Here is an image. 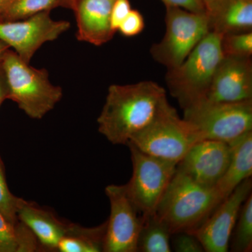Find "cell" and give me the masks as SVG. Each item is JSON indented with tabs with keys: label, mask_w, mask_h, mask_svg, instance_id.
I'll return each mask as SVG.
<instances>
[{
	"label": "cell",
	"mask_w": 252,
	"mask_h": 252,
	"mask_svg": "<svg viewBox=\"0 0 252 252\" xmlns=\"http://www.w3.org/2000/svg\"><path fill=\"white\" fill-rule=\"evenodd\" d=\"M229 144L231 149L229 164L214 187L220 202L252 175V131H249Z\"/></svg>",
	"instance_id": "obj_16"
},
{
	"label": "cell",
	"mask_w": 252,
	"mask_h": 252,
	"mask_svg": "<svg viewBox=\"0 0 252 252\" xmlns=\"http://www.w3.org/2000/svg\"><path fill=\"white\" fill-rule=\"evenodd\" d=\"M168 102L166 91L152 81L109 86L97 118L99 133L113 144H126L143 130Z\"/></svg>",
	"instance_id": "obj_1"
},
{
	"label": "cell",
	"mask_w": 252,
	"mask_h": 252,
	"mask_svg": "<svg viewBox=\"0 0 252 252\" xmlns=\"http://www.w3.org/2000/svg\"><path fill=\"white\" fill-rule=\"evenodd\" d=\"M1 64L9 86V99L31 119H42L62 99L63 89L50 81L47 69L32 67L10 49Z\"/></svg>",
	"instance_id": "obj_4"
},
{
	"label": "cell",
	"mask_w": 252,
	"mask_h": 252,
	"mask_svg": "<svg viewBox=\"0 0 252 252\" xmlns=\"http://www.w3.org/2000/svg\"><path fill=\"white\" fill-rule=\"evenodd\" d=\"M115 0H77L74 11L78 40L103 45L115 34L111 26V12Z\"/></svg>",
	"instance_id": "obj_14"
},
{
	"label": "cell",
	"mask_w": 252,
	"mask_h": 252,
	"mask_svg": "<svg viewBox=\"0 0 252 252\" xmlns=\"http://www.w3.org/2000/svg\"><path fill=\"white\" fill-rule=\"evenodd\" d=\"M171 237L169 225L157 212L144 215L143 223L137 240V252H172Z\"/></svg>",
	"instance_id": "obj_19"
},
{
	"label": "cell",
	"mask_w": 252,
	"mask_h": 252,
	"mask_svg": "<svg viewBox=\"0 0 252 252\" xmlns=\"http://www.w3.org/2000/svg\"><path fill=\"white\" fill-rule=\"evenodd\" d=\"M203 1V4H205V7L207 10V11L210 12L212 10L215 9V6H217V3H218L219 0H201Z\"/></svg>",
	"instance_id": "obj_30"
},
{
	"label": "cell",
	"mask_w": 252,
	"mask_h": 252,
	"mask_svg": "<svg viewBox=\"0 0 252 252\" xmlns=\"http://www.w3.org/2000/svg\"><path fill=\"white\" fill-rule=\"evenodd\" d=\"M77 0H63V7L72 10Z\"/></svg>",
	"instance_id": "obj_33"
},
{
	"label": "cell",
	"mask_w": 252,
	"mask_h": 252,
	"mask_svg": "<svg viewBox=\"0 0 252 252\" xmlns=\"http://www.w3.org/2000/svg\"><path fill=\"white\" fill-rule=\"evenodd\" d=\"M184 120L191 126L200 140L230 144L252 131V99L240 102L200 99L184 109Z\"/></svg>",
	"instance_id": "obj_5"
},
{
	"label": "cell",
	"mask_w": 252,
	"mask_h": 252,
	"mask_svg": "<svg viewBox=\"0 0 252 252\" xmlns=\"http://www.w3.org/2000/svg\"><path fill=\"white\" fill-rule=\"evenodd\" d=\"M129 0H115L111 12V26L117 32L119 26L131 11Z\"/></svg>",
	"instance_id": "obj_27"
},
{
	"label": "cell",
	"mask_w": 252,
	"mask_h": 252,
	"mask_svg": "<svg viewBox=\"0 0 252 252\" xmlns=\"http://www.w3.org/2000/svg\"><path fill=\"white\" fill-rule=\"evenodd\" d=\"M252 177L242 182L195 229L187 233L196 237L206 252H226L240 208L252 193Z\"/></svg>",
	"instance_id": "obj_11"
},
{
	"label": "cell",
	"mask_w": 252,
	"mask_h": 252,
	"mask_svg": "<svg viewBox=\"0 0 252 252\" xmlns=\"http://www.w3.org/2000/svg\"><path fill=\"white\" fill-rule=\"evenodd\" d=\"M165 6L182 8L192 12H208L201 0H161Z\"/></svg>",
	"instance_id": "obj_28"
},
{
	"label": "cell",
	"mask_w": 252,
	"mask_h": 252,
	"mask_svg": "<svg viewBox=\"0 0 252 252\" xmlns=\"http://www.w3.org/2000/svg\"><path fill=\"white\" fill-rule=\"evenodd\" d=\"M46 11L14 21L0 22V40L27 63L45 43L54 41L70 28L67 21H55Z\"/></svg>",
	"instance_id": "obj_9"
},
{
	"label": "cell",
	"mask_w": 252,
	"mask_h": 252,
	"mask_svg": "<svg viewBox=\"0 0 252 252\" xmlns=\"http://www.w3.org/2000/svg\"><path fill=\"white\" fill-rule=\"evenodd\" d=\"M12 0H0V20Z\"/></svg>",
	"instance_id": "obj_31"
},
{
	"label": "cell",
	"mask_w": 252,
	"mask_h": 252,
	"mask_svg": "<svg viewBox=\"0 0 252 252\" xmlns=\"http://www.w3.org/2000/svg\"><path fill=\"white\" fill-rule=\"evenodd\" d=\"M7 99H9V86L2 64L0 63V106Z\"/></svg>",
	"instance_id": "obj_29"
},
{
	"label": "cell",
	"mask_w": 252,
	"mask_h": 252,
	"mask_svg": "<svg viewBox=\"0 0 252 252\" xmlns=\"http://www.w3.org/2000/svg\"><path fill=\"white\" fill-rule=\"evenodd\" d=\"M204 99L219 102L252 100L251 58L223 56Z\"/></svg>",
	"instance_id": "obj_13"
},
{
	"label": "cell",
	"mask_w": 252,
	"mask_h": 252,
	"mask_svg": "<svg viewBox=\"0 0 252 252\" xmlns=\"http://www.w3.org/2000/svg\"><path fill=\"white\" fill-rule=\"evenodd\" d=\"M200 139L188 123L181 119L169 102L128 143L141 152L178 164Z\"/></svg>",
	"instance_id": "obj_6"
},
{
	"label": "cell",
	"mask_w": 252,
	"mask_h": 252,
	"mask_svg": "<svg viewBox=\"0 0 252 252\" xmlns=\"http://www.w3.org/2000/svg\"><path fill=\"white\" fill-rule=\"evenodd\" d=\"M221 35L210 31L178 67L167 69L170 94L185 109L205 98L219 64L223 59Z\"/></svg>",
	"instance_id": "obj_3"
},
{
	"label": "cell",
	"mask_w": 252,
	"mask_h": 252,
	"mask_svg": "<svg viewBox=\"0 0 252 252\" xmlns=\"http://www.w3.org/2000/svg\"><path fill=\"white\" fill-rule=\"evenodd\" d=\"M231 251L250 252L252 250V194L242 205L238 220L233 228Z\"/></svg>",
	"instance_id": "obj_21"
},
{
	"label": "cell",
	"mask_w": 252,
	"mask_h": 252,
	"mask_svg": "<svg viewBox=\"0 0 252 252\" xmlns=\"http://www.w3.org/2000/svg\"><path fill=\"white\" fill-rule=\"evenodd\" d=\"M220 203L215 189L199 185L176 170L156 212L173 235L195 229Z\"/></svg>",
	"instance_id": "obj_2"
},
{
	"label": "cell",
	"mask_w": 252,
	"mask_h": 252,
	"mask_svg": "<svg viewBox=\"0 0 252 252\" xmlns=\"http://www.w3.org/2000/svg\"><path fill=\"white\" fill-rule=\"evenodd\" d=\"M60 6L63 7V0H12L0 22L26 19Z\"/></svg>",
	"instance_id": "obj_22"
},
{
	"label": "cell",
	"mask_w": 252,
	"mask_h": 252,
	"mask_svg": "<svg viewBox=\"0 0 252 252\" xmlns=\"http://www.w3.org/2000/svg\"><path fill=\"white\" fill-rule=\"evenodd\" d=\"M165 33L151 48L152 57L167 69L178 67L210 32L208 12L195 13L166 6Z\"/></svg>",
	"instance_id": "obj_7"
},
{
	"label": "cell",
	"mask_w": 252,
	"mask_h": 252,
	"mask_svg": "<svg viewBox=\"0 0 252 252\" xmlns=\"http://www.w3.org/2000/svg\"><path fill=\"white\" fill-rule=\"evenodd\" d=\"M222 52L223 56L251 58L252 32L230 33L221 36Z\"/></svg>",
	"instance_id": "obj_23"
},
{
	"label": "cell",
	"mask_w": 252,
	"mask_h": 252,
	"mask_svg": "<svg viewBox=\"0 0 252 252\" xmlns=\"http://www.w3.org/2000/svg\"><path fill=\"white\" fill-rule=\"evenodd\" d=\"M9 49H10L9 46L5 44L4 41L0 40V63H1L5 54Z\"/></svg>",
	"instance_id": "obj_32"
},
{
	"label": "cell",
	"mask_w": 252,
	"mask_h": 252,
	"mask_svg": "<svg viewBox=\"0 0 252 252\" xmlns=\"http://www.w3.org/2000/svg\"><path fill=\"white\" fill-rule=\"evenodd\" d=\"M127 145L132 174L125 185L126 193L143 215L153 214L175 175L177 164L144 153L132 144Z\"/></svg>",
	"instance_id": "obj_8"
},
{
	"label": "cell",
	"mask_w": 252,
	"mask_h": 252,
	"mask_svg": "<svg viewBox=\"0 0 252 252\" xmlns=\"http://www.w3.org/2000/svg\"><path fill=\"white\" fill-rule=\"evenodd\" d=\"M39 242L29 228L21 221L10 222L0 213V252H32Z\"/></svg>",
	"instance_id": "obj_20"
},
{
	"label": "cell",
	"mask_w": 252,
	"mask_h": 252,
	"mask_svg": "<svg viewBox=\"0 0 252 252\" xmlns=\"http://www.w3.org/2000/svg\"><path fill=\"white\" fill-rule=\"evenodd\" d=\"M144 28V20L142 15L137 10L131 9L127 17L119 26L118 31L123 35L130 37L140 34Z\"/></svg>",
	"instance_id": "obj_26"
},
{
	"label": "cell",
	"mask_w": 252,
	"mask_h": 252,
	"mask_svg": "<svg viewBox=\"0 0 252 252\" xmlns=\"http://www.w3.org/2000/svg\"><path fill=\"white\" fill-rule=\"evenodd\" d=\"M229 144L220 141H198L177 164V170L203 187L214 188L228 166Z\"/></svg>",
	"instance_id": "obj_12"
},
{
	"label": "cell",
	"mask_w": 252,
	"mask_h": 252,
	"mask_svg": "<svg viewBox=\"0 0 252 252\" xmlns=\"http://www.w3.org/2000/svg\"><path fill=\"white\" fill-rule=\"evenodd\" d=\"M106 228L107 221L92 228L72 223L67 234L60 240L56 250L61 252H103Z\"/></svg>",
	"instance_id": "obj_18"
},
{
	"label": "cell",
	"mask_w": 252,
	"mask_h": 252,
	"mask_svg": "<svg viewBox=\"0 0 252 252\" xmlns=\"http://www.w3.org/2000/svg\"><path fill=\"white\" fill-rule=\"evenodd\" d=\"M110 203L107 220L104 252H137V240L144 215L129 198L125 185H111L105 188Z\"/></svg>",
	"instance_id": "obj_10"
},
{
	"label": "cell",
	"mask_w": 252,
	"mask_h": 252,
	"mask_svg": "<svg viewBox=\"0 0 252 252\" xmlns=\"http://www.w3.org/2000/svg\"><path fill=\"white\" fill-rule=\"evenodd\" d=\"M210 31L220 35L252 29V0H219L208 13Z\"/></svg>",
	"instance_id": "obj_17"
},
{
	"label": "cell",
	"mask_w": 252,
	"mask_h": 252,
	"mask_svg": "<svg viewBox=\"0 0 252 252\" xmlns=\"http://www.w3.org/2000/svg\"><path fill=\"white\" fill-rule=\"evenodd\" d=\"M19 198L10 191L6 182L4 164L0 157V213L10 222L17 223V210Z\"/></svg>",
	"instance_id": "obj_24"
},
{
	"label": "cell",
	"mask_w": 252,
	"mask_h": 252,
	"mask_svg": "<svg viewBox=\"0 0 252 252\" xmlns=\"http://www.w3.org/2000/svg\"><path fill=\"white\" fill-rule=\"evenodd\" d=\"M18 220L35 235L39 245L48 250H56L58 244L67 234L72 223L61 220L52 212L35 203L19 198Z\"/></svg>",
	"instance_id": "obj_15"
},
{
	"label": "cell",
	"mask_w": 252,
	"mask_h": 252,
	"mask_svg": "<svg viewBox=\"0 0 252 252\" xmlns=\"http://www.w3.org/2000/svg\"><path fill=\"white\" fill-rule=\"evenodd\" d=\"M171 245L174 251L177 252H203V245L191 233L181 232L172 235Z\"/></svg>",
	"instance_id": "obj_25"
}]
</instances>
